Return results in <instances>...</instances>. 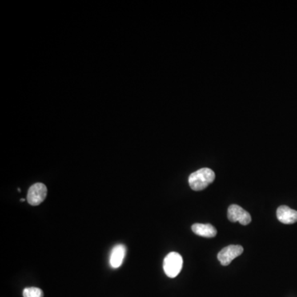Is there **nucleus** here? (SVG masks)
I'll list each match as a JSON object with an SVG mask.
<instances>
[{"label": "nucleus", "instance_id": "2", "mask_svg": "<svg viewBox=\"0 0 297 297\" xmlns=\"http://www.w3.org/2000/svg\"><path fill=\"white\" fill-rule=\"evenodd\" d=\"M182 265L183 260L180 254L172 252L165 257L164 260V271L169 278H176L182 270Z\"/></svg>", "mask_w": 297, "mask_h": 297}, {"label": "nucleus", "instance_id": "8", "mask_svg": "<svg viewBox=\"0 0 297 297\" xmlns=\"http://www.w3.org/2000/svg\"><path fill=\"white\" fill-rule=\"evenodd\" d=\"M192 230L194 234L205 238H213L217 234V229L210 224H194Z\"/></svg>", "mask_w": 297, "mask_h": 297}, {"label": "nucleus", "instance_id": "1", "mask_svg": "<svg viewBox=\"0 0 297 297\" xmlns=\"http://www.w3.org/2000/svg\"><path fill=\"white\" fill-rule=\"evenodd\" d=\"M215 174L208 168L198 169L189 176L188 182L194 191H202L215 180Z\"/></svg>", "mask_w": 297, "mask_h": 297}, {"label": "nucleus", "instance_id": "4", "mask_svg": "<svg viewBox=\"0 0 297 297\" xmlns=\"http://www.w3.org/2000/svg\"><path fill=\"white\" fill-rule=\"evenodd\" d=\"M244 248L240 245H229L224 248L217 255L218 260L222 266H228L234 260V258L243 254Z\"/></svg>", "mask_w": 297, "mask_h": 297}, {"label": "nucleus", "instance_id": "6", "mask_svg": "<svg viewBox=\"0 0 297 297\" xmlns=\"http://www.w3.org/2000/svg\"><path fill=\"white\" fill-rule=\"evenodd\" d=\"M277 217L282 224L291 225L297 222V210H293L288 206H281L277 210Z\"/></svg>", "mask_w": 297, "mask_h": 297}, {"label": "nucleus", "instance_id": "7", "mask_svg": "<svg viewBox=\"0 0 297 297\" xmlns=\"http://www.w3.org/2000/svg\"><path fill=\"white\" fill-rule=\"evenodd\" d=\"M126 247L123 245H117L112 250L110 265L113 268H118L122 264L126 255Z\"/></svg>", "mask_w": 297, "mask_h": 297}, {"label": "nucleus", "instance_id": "3", "mask_svg": "<svg viewBox=\"0 0 297 297\" xmlns=\"http://www.w3.org/2000/svg\"><path fill=\"white\" fill-rule=\"evenodd\" d=\"M47 195L46 186L41 182H37L35 184L30 186L26 200L29 204L32 206H38L43 202Z\"/></svg>", "mask_w": 297, "mask_h": 297}, {"label": "nucleus", "instance_id": "9", "mask_svg": "<svg viewBox=\"0 0 297 297\" xmlns=\"http://www.w3.org/2000/svg\"><path fill=\"white\" fill-rule=\"evenodd\" d=\"M23 297H43V291L38 287H26L22 292Z\"/></svg>", "mask_w": 297, "mask_h": 297}, {"label": "nucleus", "instance_id": "10", "mask_svg": "<svg viewBox=\"0 0 297 297\" xmlns=\"http://www.w3.org/2000/svg\"><path fill=\"white\" fill-rule=\"evenodd\" d=\"M20 201H21V202H24V201H25V199H24V198H22V199L20 200Z\"/></svg>", "mask_w": 297, "mask_h": 297}, {"label": "nucleus", "instance_id": "5", "mask_svg": "<svg viewBox=\"0 0 297 297\" xmlns=\"http://www.w3.org/2000/svg\"><path fill=\"white\" fill-rule=\"evenodd\" d=\"M228 219L231 222H239L243 226H247L251 222V215L245 209L238 205H231L228 208Z\"/></svg>", "mask_w": 297, "mask_h": 297}]
</instances>
